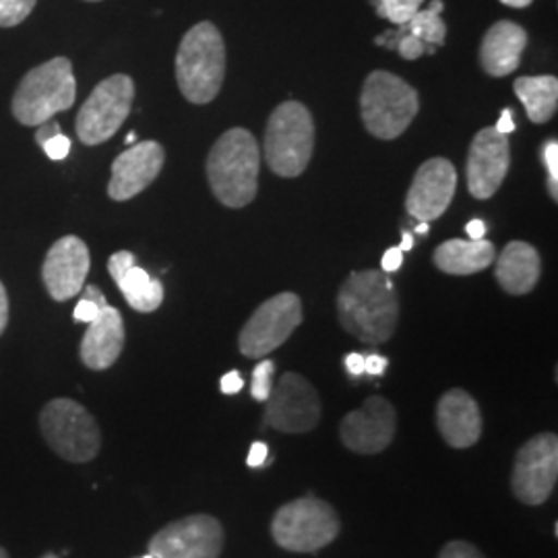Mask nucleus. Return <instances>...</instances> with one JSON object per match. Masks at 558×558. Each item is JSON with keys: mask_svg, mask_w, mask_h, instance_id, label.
Returning a JSON list of instances; mask_svg holds the SVG:
<instances>
[{"mask_svg": "<svg viewBox=\"0 0 558 558\" xmlns=\"http://www.w3.org/2000/svg\"><path fill=\"white\" fill-rule=\"evenodd\" d=\"M341 327L368 345H380L398 329L399 300L385 271H354L338 294Z\"/></svg>", "mask_w": 558, "mask_h": 558, "instance_id": "f257e3e1", "label": "nucleus"}, {"mask_svg": "<svg viewBox=\"0 0 558 558\" xmlns=\"http://www.w3.org/2000/svg\"><path fill=\"white\" fill-rule=\"evenodd\" d=\"M260 151L246 129H230L216 141L207 158V180L216 199L240 209L257 197Z\"/></svg>", "mask_w": 558, "mask_h": 558, "instance_id": "f03ea898", "label": "nucleus"}, {"mask_svg": "<svg viewBox=\"0 0 558 558\" xmlns=\"http://www.w3.org/2000/svg\"><path fill=\"white\" fill-rule=\"evenodd\" d=\"M226 77V44L220 29L201 21L180 41L177 81L180 94L191 104H209L220 94Z\"/></svg>", "mask_w": 558, "mask_h": 558, "instance_id": "7ed1b4c3", "label": "nucleus"}, {"mask_svg": "<svg viewBox=\"0 0 558 558\" xmlns=\"http://www.w3.org/2000/svg\"><path fill=\"white\" fill-rule=\"evenodd\" d=\"M77 81L66 57L48 60L21 80L11 101L13 117L23 126H40L54 114L73 108Z\"/></svg>", "mask_w": 558, "mask_h": 558, "instance_id": "20e7f679", "label": "nucleus"}, {"mask_svg": "<svg viewBox=\"0 0 558 558\" xmlns=\"http://www.w3.org/2000/svg\"><path fill=\"white\" fill-rule=\"evenodd\" d=\"M315 151V120L300 101H283L265 131V160L281 179L300 177Z\"/></svg>", "mask_w": 558, "mask_h": 558, "instance_id": "39448f33", "label": "nucleus"}, {"mask_svg": "<svg viewBox=\"0 0 558 558\" xmlns=\"http://www.w3.org/2000/svg\"><path fill=\"white\" fill-rule=\"evenodd\" d=\"M418 110V92L398 75L375 71L364 81L360 112L366 131L377 140H398L416 119Z\"/></svg>", "mask_w": 558, "mask_h": 558, "instance_id": "423d86ee", "label": "nucleus"}, {"mask_svg": "<svg viewBox=\"0 0 558 558\" xmlns=\"http://www.w3.org/2000/svg\"><path fill=\"white\" fill-rule=\"evenodd\" d=\"M341 530L338 511L317 497L286 502L271 519V536L288 553H319Z\"/></svg>", "mask_w": 558, "mask_h": 558, "instance_id": "0eeeda50", "label": "nucleus"}, {"mask_svg": "<svg viewBox=\"0 0 558 558\" xmlns=\"http://www.w3.org/2000/svg\"><path fill=\"white\" fill-rule=\"evenodd\" d=\"M40 430L48 447L71 463H87L100 453V426L75 399L48 401L41 408Z\"/></svg>", "mask_w": 558, "mask_h": 558, "instance_id": "6e6552de", "label": "nucleus"}, {"mask_svg": "<svg viewBox=\"0 0 558 558\" xmlns=\"http://www.w3.org/2000/svg\"><path fill=\"white\" fill-rule=\"evenodd\" d=\"M135 100V83L129 75L117 73L100 81L89 98L83 101L75 120V131L83 145H100L119 133L129 119Z\"/></svg>", "mask_w": 558, "mask_h": 558, "instance_id": "1a4fd4ad", "label": "nucleus"}, {"mask_svg": "<svg viewBox=\"0 0 558 558\" xmlns=\"http://www.w3.org/2000/svg\"><path fill=\"white\" fill-rule=\"evenodd\" d=\"M302 317V302L292 292L265 300L240 331V352L246 359L269 356L299 329Z\"/></svg>", "mask_w": 558, "mask_h": 558, "instance_id": "9d476101", "label": "nucleus"}, {"mask_svg": "<svg viewBox=\"0 0 558 558\" xmlns=\"http://www.w3.org/2000/svg\"><path fill=\"white\" fill-rule=\"evenodd\" d=\"M558 480V437L539 433L527 440L515 456L511 490L527 507H538L550 499Z\"/></svg>", "mask_w": 558, "mask_h": 558, "instance_id": "9b49d317", "label": "nucleus"}, {"mask_svg": "<svg viewBox=\"0 0 558 558\" xmlns=\"http://www.w3.org/2000/svg\"><path fill=\"white\" fill-rule=\"evenodd\" d=\"M263 422L265 426L286 435L315 430L320 422L317 389L299 373H283L267 398Z\"/></svg>", "mask_w": 558, "mask_h": 558, "instance_id": "f8f14e48", "label": "nucleus"}, {"mask_svg": "<svg viewBox=\"0 0 558 558\" xmlns=\"http://www.w3.org/2000/svg\"><path fill=\"white\" fill-rule=\"evenodd\" d=\"M154 558H220L223 525L214 515H189L163 525L147 544Z\"/></svg>", "mask_w": 558, "mask_h": 558, "instance_id": "ddd939ff", "label": "nucleus"}, {"mask_svg": "<svg viewBox=\"0 0 558 558\" xmlns=\"http://www.w3.org/2000/svg\"><path fill=\"white\" fill-rule=\"evenodd\" d=\"M398 430V412L389 399L373 396L339 424V439L345 449L360 456L385 451Z\"/></svg>", "mask_w": 558, "mask_h": 558, "instance_id": "4468645a", "label": "nucleus"}, {"mask_svg": "<svg viewBox=\"0 0 558 558\" xmlns=\"http://www.w3.org/2000/svg\"><path fill=\"white\" fill-rule=\"evenodd\" d=\"M511 166V145L495 126L482 129L468 154V189L476 199H490Z\"/></svg>", "mask_w": 558, "mask_h": 558, "instance_id": "2eb2a0df", "label": "nucleus"}, {"mask_svg": "<svg viewBox=\"0 0 558 558\" xmlns=\"http://www.w3.org/2000/svg\"><path fill=\"white\" fill-rule=\"evenodd\" d=\"M89 248L80 236H62L57 240L41 265V279L57 302L75 299L85 288V279L89 274Z\"/></svg>", "mask_w": 558, "mask_h": 558, "instance_id": "dca6fc26", "label": "nucleus"}, {"mask_svg": "<svg viewBox=\"0 0 558 558\" xmlns=\"http://www.w3.org/2000/svg\"><path fill=\"white\" fill-rule=\"evenodd\" d=\"M458 186L456 166L445 158L424 161L408 191V214L418 221L439 220L451 205Z\"/></svg>", "mask_w": 558, "mask_h": 558, "instance_id": "f3484780", "label": "nucleus"}, {"mask_svg": "<svg viewBox=\"0 0 558 558\" xmlns=\"http://www.w3.org/2000/svg\"><path fill=\"white\" fill-rule=\"evenodd\" d=\"M166 151L158 141H141L122 151L112 163L108 195L112 201H129L143 193L160 177Z\"/></svg>", "mask_w": 558, "mask_h": 558, "instance_id": "a211bd4d", "label": "nucleus"}, {"mask_svg": "<svg viewBox=\"0 0 558 558\" xmlns=\"http://www.w3.org/2000/svg\"><path fill=\"white\" fill-rule=\"evenodd\" d=\"M440 437L453 449H470L482 437V414L476 399L463 389H449L437 403Z\"/></svg>", "mask_w": 558, "mask_h": 558, "instance_id": "6ab92c4d", "label": "nucleus"}, {"mask_svg": "<svg viewBox=\"0 0 558 558\" xmlns=\"http://www.w3.org/2000/svg\"><path fill=\"white\" fill-rule=\"evenodd\" d=\"M124 320L119 308L106 304L100 315L87 323V331L81 339V362L92 371L110 368L124 350Z\"/></svg>", "mask_w": 558, "mask_h": 558, "instance_id": "aec40b11", "label": "nucleus"}, {"mask_svg": "<svg viewBox=\"0 0 558 558\" xmlns=\"http://www.w3.org/2000/svg\"><path fill=\"white\" fill-rule=\"evenodd\" d=\"M527 32L513 21H497L480 46V64L490 77H507L521 64Z\"/></svg>", "mask_w": 558, "mask_h": 558, "instance_id": "412c9836", "label": "nucleus"}, {"mask_svg": "<svg viewBox=\"0 0 558 558\" xmlns=\"http://www.w3.org/2000/svg\"><path fill=\"white\" fill-rule=\"evenodd\" d=\"M495 260H497L495 276L507 294L523 296L536 288L542 265H539L538 251L532 244L521 240L509 242Z\"/></svg>", "mask_w": 558, "mask_h": 558, "instance_id": "4be33fe9", "label": "nucleus"}, {"mask_svg": "<svg viewBox=\"0 0 558 558\" xmlns=\"http://www.w3.org/2000/svg\"><path fill=\"white\" fill-rule=\"evenodd\" d=\"M497 259V248L488 240L453 239L435 251V265L449 276H474Z\"/></svg>", "mask_w": 558, "mask_h": 558, "instance_id": "5701e85b", "label": "nucleus"}, {"mask_svg": "<svg viewBox=\"0 0 558 558\" xmlns=\"http://www.w3.org/2000/svg\"><path fill=\"white\" fill-rule=\"evenodd\" d=\"M519 100L525 106L527 119L544 124L557 114L558 80L553 75L519 77L513 85Z\"/></svg>", "mask_w": 558, "mask_h": 558, "instance_id": "b1692460", "label": "nucleus"}, {"mask_svg": "<svg viewBox=\"0 0 558 558\" xmlns=\"http://www.w3.org/2000/svg\"><path fill=\"white\" fill-rule=\"evenodd\" d=\"M129 306L137 313H154L163 302V286L160 279L151 278L140 265L129 267L114 279Z\"/></svg>", "mask_w": 558, "mask_h": 558, "instance_id": "393cba45", "label": "nucleus"}, {"mask_svg": "<svg viewBox=\"0 0 558 558\" xmlns=\"http://www.w3.org/2000/svg\"><path fill=\"white\" fill-rule=\"evenodd\" d=\"M445 9L442 0H433L428 9H420L418 13L408 23V32L428 46H442L447 38V25L440 20Z\"/></svg>", "mask_w": 558, "mask_h": 558, "instance_id": "a878e982", "label": "nucleus"}, {"mask_svg": "<svg viewBox=\"0 0 558 558\" xmlns=\"http://www.w3.org/2000/svg\"><path fill=\"white\" fill-rule=\"evenodd\" d=\"M377 7V15L396 25H405L416 15L424 0H371Z\"/></svg>", "mask_w": 558, "mask_h": 558, "instance_id": "bb28decb", "label": "nucleus"}, {"mask_svg": "<svg viewBox=\"0 0 558 558\" xmlns=\"http://www.w3.org/2000/svg\"><path fill=\"white\" fill-rule=\"evenodd\" d=\"M106 304H108V300L101 294L98 286H85L83 288V299L75 306L73 319L77 320V323H92V320L100 315V311Z\"/></svg>", "mask_w": 558, "mask_h": 558, "instance_id": "cd10ccee", "label": "nucleus"}, {"mask_svg": "<svg viewBox=\"0 0 558 558\" xmlns=\"http://www.w3.org/2000/svg\"><path fill=\"white\" fill-rule=\"evenodd\" d=\"M38 0H0V27H15L27 20Z\"/></svg>", "mask_w": 558, "mask_h": 558, "instance_id": "c85d7f7f", "label": "nucleus"}, {"mask_svg": "<svg viewBox=\"0 0 558 558\" xmlns=\"http://www.w3.org/2000/svg\"><path fill=\"white\" fill-rule=\"evenodd\" d=\"M274 371L276 364L271 360H260L253 371V383H251V396L257 401H267L271 389H274Z\"/></svg>", "mask_w": 558, "mask_h": 558, "instance_id": "c756f323", "label": "nucleus"}, {"mask_svg": "<svg viewBox=\"0 0 558 558\" xmlns=\"http://www.w3.org/2000/svg\"><path fill=\"white\" fill-rule=\"evenodd\" d=\"M544 163L548 170V191L550 197L558 199V143L557 141H548L544 145Z\"/></svg>", "mask_w": 558, "mask_h": 558, "instance_id": "7c9ffc66", "label": "nucleus"}, {"mask_svg": "<svg viewBox=\"0 0 558 558\" xmlns=\"http://www.w3.org/2000/svg\"><path fill=\"white\" fill-rule=\"evenodd\" d=\"M439 558H486L472 542L451 539L442 546Z\"/></svg>", "mask_w": 558, "mask_h": 558, "instance_id": "2f4dec72", "label": "nucleus"}, {"mask_svg": "<svg viewBox=\"0 0 558 558\" xmlns=\"http://www.w3.org/2000/svg\"><path fill=\"white\" fill-rule=\"evenodd\" d=\"M426 48H428V44H424V41L418 40L416 36H412L410 32L408 34H403L398 41V50L399 54L403 57L405 60H416L426 52Z\"/></svg>", "mask_w": 558, "mask_h": 558, "instance_id": "473e14b6", "label": "nucleus"}, {"mask_svg": "<svg viewBox=\"0 0 558 558\" xmlns=\"http://www.w3.org/2000/svg\"><path fill=\"white\" fill-rule=\"evenodd\" d=\"M133 265H137V259H135V255L131 253V251H119V253H114L110 260H108V271H110V276L112 279L119 278L120 274H124L129 267H133Z\"/></svg>", "mask_w": 558, "mask_h": 558, "instance_id": "72a5a7b5", "label": "nucleus"}, {"mask_svg": "<svg viewBox=\"0 0 558 558\" xmlns=\"http://www.w3.org/2000/svg\"><path fill=\"white\" fill-rule=\"evenodd\" d=\"M44 151L48 154L50 160H62V158H66L69 151H71V141H69V137H64L62 133H59V135H54L52 140L46 141Z\"/></svg>", "mask_w": 558, "mask_h": 558, "instance_id": "f704fd0d", "label": "nucleus"}, {"mask_svg": "<svg viewBox=\"0 0 558 558\" xmlns=\"http://www.w3.org/2000/svg\"><path fill=\"white\" fill-rule=\"evenodd\" d=\"M401 265H403V253H401L399 246H393V248L385 251V255H383V259H380V267H383L385 274L398 271Z\"/></svg>", "mask_w": 558, "mask_h": 558, "instance_id": "c9c22d12", "label": "nucleus"}, {"mask_svg": "<svg viewBox=\"0 0 558 558\" xmlns=\"http://www.w3.org/2000/svg\"><path fill=\"white\" fill-rule=\"evenodd\" d=\"M221 393H226V396H236L240 393V389L244 387V380L240 377L239 371H232V373H228V375H223L221 377Z\"/></svg>", "mask_w": 558, "mask_h": 558, "instance_id": "e433bc0d", "label": "nucleus"}, {"mask_svg": "<svg viewBox=\"0 0 558 558\" xmlns=\"http://www.w3.org/2000/svg\"><path fill=\"white\" fill-rule=\"evenodd\" d=\"M387 359H383L379 354H371V356H364V373L373 375V377H379L385 371H387Z\"/></svg>", "mask_w": 558, "mask_h": 558, "instance_id": "4c0bfd02", "label": "nucleus"}, {"mask_svg": "<svg viewBox=\"0 0 558 558\" xmlns=\"http://www.w3.org/2000/svg\"><path fill=\"white\" fill-rule=\"evenodd\" d=\"M267 456H269V447L265 442H253V447L248 451V458H246V463L251 468H260L267 461Z\"/></svg>", "mask_w": 558, "mask_h": 558, "instance_id": "58836bf2", "label": "nucleus"}, {"mask_svg": "<svg viewBox=\"0 0 558 558\" xmlns=\"http://www.w3.org/2000/svg\"><path fill=\"white\" fill-rule=\"evenodd\" d=\"M59 122H54V120H48V122H44V124L38 126V135H36V141H38L41 147H44V145H46V141L52 140V137H54V135H59Z\"/></svg>", "mask_w": 558, "mask_h": 558, "instance_id": "ea45409f", "label": "nucleus"}, {"mask_svg": "<svg viewBox=\"0 0 558 558\" xmlns=\"http://www.w3.org/2000/svg\"><path fill=\"white\" fill-rule=\"evenodd\" d=\"M345 368H348V373H350L352 377L364 375V356L356 354V352L348 354V356H345Z\"/></svg>", "mask_w": 558, "mask_h": 558, "instance_id": "a19ab883", "label": "nucleus"}, {"mask_svg": "<svg viewBox=\"0 0 558 558\" xmlns=\"http://www.w3.org/2000/svg\"><path fill=\"white\" fill-rule=\"evenodd\" d=\"M7 325H9V294L0 281V336L4 333Z\"/></svg>", "mask_w": 558, "mask_h": 558, "instance_id": "79ce46f5", "label": "nucleus"}, {"mask_svg": "<svg viewBox=\"0 0 558 558\" xmlns=\"http://www.w3.org/2000/svg\"><path fill=\"white\" fill-rule=\"evenodd\" d=\"M499 133L502 135H509V133H513L515 131V120H513V114H511V110H505L502 114H500L499 122H497V126H495Z\"/></svg>", "mask_w": 558, "mask_h": 558, "instance_id": "37998d69", "label": "nucleus"}, {"mask_svg": "<svg viewBox=\"0 0 558 558\" xmlns=\"http://www.w3.org/2000/svg\"><path fill=\"white\" fill-rule=\"evenodd\" d=\"M465 232L472 240H480L486 236V223L482 220H472L465 226Z\"/></svg>", "mask_w": 558, "mask_h": 558, "instance_id": "c03bdc74", "label": "nucleus"}, {"mask_svg": "<svg viewBox=\"0 0 558 558\" xmlns=\"http://www.w3.org/2000/svg\"><path fill=\"white\" fill-rule=\"evenodd\" d=\"M414 246V236L410 234V232H403V236H401V244H399V248H401V253H405V251H410Z\"/></svg>", "mask_w": 558, "mask_h": 558, "instance_id": "a18cd8bd", "label": "nucleus"}, {"mask_svg": "<svg viewBox=\"0 0 558 558\" xmlns=\"http://www.w3.org/2000/svg\"><path fill=\"white\" fill-rule=\"evenodd\" d=\"M502 4H507V7H513V9H525V7H530L534 0H500Z\"/></svg>", "mask_w": 558, "mask_h": 558, "instance_id": "49530a36", "label": "nucleus"}, {"mask_svg": "<svg viewBox=\"0 0 558 558\" xmlns=\"http://www.w3.org/2000/svg\"><path fill=\"white\" fill-rule=\"evenodd\" d=\"M428 228H430L428 221H420L418 226H416V232L418 234H428Z\"/></svg>", "mask_w": 558, "mask_h": 558, "instance_id": "de8ad7c7", "label": "nucleus"}, {"mask_svg": "<svg viewBox=\"0 0 558 558\" xmlns=\"http://www.w3.org/2000/svg\"><path fill=\"white\" fill-rule=\"evenodd\" d=\"M135 140H137V135H135V133H129V135H126V143H131V145H133Z\"/></svg>", "mask_w": 558, "mask_h": 558, "instance_id": "09e8293b", "label": "nucleus"}, {"mask_svg": "<svg viewBox=\"0 0 558 558\" xmlns=\"http://www.w3.org/2000/svg\"><path fill=\"white\" fill-rule=\"evenodd\" d=\"M0 558H9V553L4 548H0Z\"/></svg>", "mask_w": 558, "mask_h": 558, "instance_id": "8fccbe9b", "label": "nucleus"}, {"mask_svg": "<svg viewBox=\"0 0 558 558\" xmlns=\"http://www.w3.org/2000/svg\"><path fill=\"white\" fill-rule=\"evenodd\" d=\"M41 558H59L57 555H44Z\"/></svg>", "mask_w": 558, "mask_h": 558, "instance_id": "3c124183", "label": "nucleus"}, {"mask_svg": "<svg viewBox=\"0 0 558 558\" xmlns=\"http://www.w3.org/2000/svg\"><path fill=\"white\" fill-rule=\"evenodd\" d=\"M87 2H100V0H87Z\"/></svg>", "mask_w": 558, "mask_h": 558, "instance_id": "603ef678", "label": "nucleus"}, {"mask_svg": "<svg viewBox=\"0 0 558 558\" xmlns=\"http://www.w3.org/2000/svg\"><path fill=\"white\" fill-rule=\"evenodd\" d=\"M141 558H154L151 555H147V557H141Z\"/></svg>", "mask_w": 558, "mask_h": 558, "instance_id": "864d4df0", "label": "nucleus"}]
</instances>
